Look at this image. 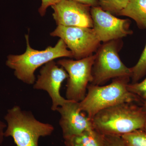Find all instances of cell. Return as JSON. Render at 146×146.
Segmentation results:
<instances>
[{
  "label": "cell",
  "instance_id": "obj_1",
  "mask_svg": "<svg viewBox=\"0 0 146 146\" xmlns=\"http://www.w3.org/2000/svg\"><path fill=\"white\" fill-rule=\"evenodd\" d=\"M94 129L103 135L121 136L146 125V113L134 103H123L101 110L92 119Z\"/></svg>",
  "mask_w": 146,
  "mask_h": 146
},
{
  "label": "cell",
  "instance_id": "obj_2",
  "mask_svg": "<svg viewBox=\"0 0 146 146\" xmlns=\"http://www.w3.org/2000/svg\"><path fill=\"white\" fill-rule=\"evenodd\" d=\"M25 38V52L20 55H9L6 61L7 66L14 70L16 77L25 83L34 84L35 72L42 65L59 58H73L72 54L67 49L68 47L62 39H59L54 46H50L46 49L38 50L31 47L29 35H26Z\"/></svg>",
  "mask_w": 146,
  "mask_h": 146
},
{
  "label": "cell",
  "instance_id": "obj_3",
  "mask_svg": "<svg viewBox=\"0 0 146 146\" xmlns=\"http://www.w3.org/2000/svg\"><path fill=\"white\" fill-rule=\"evenodd\" d=\"M130 77L113 79L105 86L90 84L84 99L79 102L80 110L92 119L101 110L123 103L140 102L136 95L127 89Z\"/></svg>",
  "mask_w": 146,
  "mask_h": 146
},
{
  "label": "cell",
  "instance_id": "obj_4",
  "mask_svg": "<svg viewBox=\"0 0 146 146\" xmlns=\"http://www.w3.org/2000/svg\"><path fill=\"white\" fill-rule=\"evenodd\" d=\"M5 119L7 126L4 136L12 137L17 146H39V138L49 136L54 129L51 125L37 121L18 106L9 110Z\"/></svg>",
  "mask_w": 146,
  "mask_h": 146
},
{
  "label": "cell",
  "instance_id": "obj_5",
  "mask_svg": "<svg viewBox=\"0 0 146 146\" xmlns=\"http://www.w3.org/2000/svg\"><path fill=\"white\" fill-rule=\"evenodd\" d=\"M121 46L120 39L100 45L95 54L91 84L100 85L110 79L131 77L130 68L123 63L119 56Z\"/></svg>",
  "mask_w": 146,
  "mask_h": 146
},
{
  "label": "cell",
  "instance_id": "obj_6",
  "mask_svg": "<svg viewBox=\"0 0 146 146\" xmlns=\"http://www.w3.org/2000/svg\"><path fill=\"white\" fill-rule=\"evenodd\" d=\"M95 58L94 54L79 60L62 59L58 61V65L64 68L68 74L67 100L79 102L85 98L88 85L93 80L92 68Z\"/></svg>",
  "mask_w": 146,
  "mask_h": 146
},
{
  "label": "cell",
  "instance_id": "obj_7",
  "mask_svg": "<svg viewBox=\"0 0 146 146\" xmlns=\"http://www.w3.org/2000/svg\"><path fill=\"white\" fill-rule=\"evenodd\" d=\"M50 35L62 39L76 60L94 54L101 45L94 29L90 28L58 25Z\"/></svg>",
  "mask_w": 146,
  "mask_h": 146
},
{
  "label": "cell",
  "instance_id": "obj_8",
  "mask_svg": "<svg viewBox=\"0 0 146 146\" xmlns=\"http://www.w3.org/2000/svg\"><path fill=\"white\" fill-rule=\"evenodd\" d=\"M91 13L93 29L101 42L119 40L133 33L129 20L117 18L100 6L91 7Z\"/></svg>",
  "mask_w": 146,
  "mask_h": 146
},
{
  "label": "cell",
  "instance_id": "obj_9",
  "mask_svg": "<svg viewBox=\"0 0 146 146\" xmlns=\"http://www.w3.org/2000/svg\"><path fill=\"white\" fill-rule=\"evenodd\" d=\"M56 110L61 116L60 125L66 146H71L76 136L94 129L92 119L80 110L78 102L68 100Z\"/></svg>",
  "mask_w": 146,
  "mask_h": 146
},
{
  "label": "cell",
  "instance_id": "obj_10",
  "mask_svg": "<svg viewBox=\"0 0 146 146\" xmlns=\"http://www.w3.org/2000/svg\"><path fill=\"white\" fill-rule=\"evenodd\" d=\"M51 7L57 26L93 28L91 7L72 0H57Z\"/></svg>",
  "mask_w": 146,
  "mask_h": 146
},
{
  "label": "cell",
  "instance_id": "obj_11",
  "mask_svg": "<svg viewBox=\"0 0 146 146\" xmlns=\"http://www.w3.org/2000/svg\"><path fill=\"white\" fill-rule=\"evenodd\" d=\"M68 78V74L65 69L59 68L54 60L45 64L40 70L34 88L48 92L52 100L51 109L53 111L68 101L60 96V90L63 82Z\"/></svg>",
  "mask_w": 146,
  "mask_h": 146
},
{
  "label": "cell",
  "instance_id": "obj_12",
  "mask_svg": "<svg viewBox=\"0 0 146 146\" xmlns=\"http://www.w3.org/2000/svg\"><path fill=\"white\" fill-rule=\"evenodd\" d=\"M119 16L133 19L141 29L146 28V0H130Z\"/></svg>",
  "mask_w": 146,
  "mask_h": 146
},
{
  "label": "cell",
  "instance_id": "obj_13",
  "mask_svg": "<svg viewBox=\"0 0 146 146\" xmlns=\"http://www.w3.org/2000/svg\"><path fill=\"white\" fill-rule=\"evenodd\" d=\"M103 146V135L94 129L84 131L74 138L71 146Z\"/></svg>",
  "mask_w": 146,
  "mask_h": 146
},
{
  "label": "cell",
  "instance_id": "obj_14",
  "mask_svg": "<svg viewBox=\"0 0 146 146\" xmlns=\"http://www.w3.org/2000/svg\"><path fill=\"white\" fill-rule=\"evenodd\" d=\"M130 0H99V6L113 15L119 16Z\"/></svg>",
  "mask_w": 146,
  "mask_h": 146
},
{
  "label": "cell",
  "instance_id": "obj_15",
  "mask_svg": "<svg viewBox=\"0 0 146 146\" xmlns=\"http://www.w3.org/2000/svg\"><path fill=\"white\" fill-rule=\"evenodd\" d=\"M127 146H146V133L138 129L121 136Z\"/></svg>",
  "mask_w": 146,
  "mask_h": 146
},
{
  "label": "cell",
  "instance_id": "obj_16",
  "mask_svg": "<svg viewBox=\"0 0 146 146\" xmlns=\"http://www.w3.org/2000/svg\"><path fill=\"white\" fill-rule=\"evenodd\" d=\"M130 69L132 83L138 82L146 74V44L138 62Z\"/></svg>",
  "mask_w": 146,
  "mask_h": 146
},
{
  "label": "cell",
  "instance_id": "obj_17",
  "mask_svg": "<svg viewBox=\"0 0 146 146\" xmlns=\"http://www.w3.org/2000/svg\"><path fill=\"white\" fill-rule=\"evenodd\" d=\"M127 89L138 97L142 103L141 107L146 113V78L140 82L128 84Z\"/></svg>",
  "mask_w": 146,
  "mask_h": 146
},
{
  "label": "cell",
  "instance_id": "obj_18",
  "mask_svg": "<svg viewBox=\"0 0 146 146\" xmlns=\"http://www.w3.org/2000/svg\"><path fill=\"white\" fill-rule=\"evenodd\" d=\"M103 135V146H127L120 136Z\"/></svg>",
  "mask_w": 146,
  "mask_h": 146
},
{
  "label": "cell",
  "instance_id": "obj_19",
  "mask_svg": "<svg viewBox=\"0 0 146 146\" xmlns=\"http://www.w3.org/2000/svg\"><path fill=\"white\" fill-rule=\"evenodd\" d=\"M57 1V0H42V5L38 10L40 15L42 16H44L48 7L51 6Z\"/></svg>",
  "mask_w": 146,
  "mask_h": 146
},
{
  "label": "cell",
  "instance_id": "obj_20",
  "mask_svg": "<svg viewBox=\"0 0 146 146\" xmlns=\"http://www.w3.org/2000/svg\"><path fill=\"white\" fill-rule=\"evenodd\" d=\"M72 1L89 6L91 7L99 6V0H72Z\"/></svg>",
  "mask_w": 146,
  "mask_h": 146
},
{
  "label": "cell",
  "instance_id": "obj_21",
  "mask_svg": "<svg viewBox=\"0 0 146 146\" xmlns=\"http://www.w3.org/2000/svg\"><path fill=\"white\" fill-rule=\"evenodd\" d=\"M6 125L4 123L0 121V144L3 143L4 136V129Z\"/></svg>",
  "mask_w": 146,
  "mask_h": 146
},
{
  "label": "cell",
  "instance_id": "obj_22",
  "mask_svg": "<svg viewBox=\"0 0 146 146\" xmlns=\"http://www.w3.org/2000/svg\"><path fill=\"white\" fill-rule=\"evenodd\" d=\"M143 130L144 131H145V132L146 133V125L145 126V127H144L143 129Z\"/></svg>",
  "mask_w": 146,
  "mask_h": 146
},
{
  "label": "cell",
  "instance_id": "obj_23",
  "mask_svg": "<svg viewBox=\"0 0 146 146\" xmlns=\"http://www.w3.org/2000/svg\"><path fill=\"white\" fill-rule=\"evenodd\" d=\"M74 146H78V145H75Z\"/></svg>",
  "mask_w": 146,
  "mask_h": 146
}]
</instances>
